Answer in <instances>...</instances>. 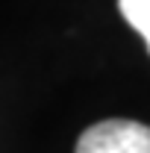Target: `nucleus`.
<instances>
[{
	"label": "nucleus",
	"instance_id": "obj_2",
	"mask_svg": "<svg viewBox=\"0 0 150 153\" xmlns=\"http://www.w3.org/2000/svg\"><path fill=\"white\" fill-rule=\"evenodd\" d=\"M118 9L150 50V0H118Z\"/></svg>",
	"mask_w": 150,
	"mask_h": 153
},
{
	"label": "nucleus",
	"instance_id": "obj_1",
	"mask_svg": "<svg viewBox=\"0 0 150 153\" xmlns=\"http://www.w3.org/2000/svg\"><path fill=\"white\" fill-rule=\"evenodd\" d=\"M74 153H150V127L130 118H109L76 138Z\"/></svg>",
	"mask_w": 150,
	"mask_h": 153
}]
</instances>
